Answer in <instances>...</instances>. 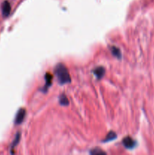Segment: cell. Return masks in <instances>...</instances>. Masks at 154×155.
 I'll list each match as a JSON object with an SVG mask.
<instances>
[{
  "label": "cell",
  "mask_w": 154,
  "mask_h": 155,
  "mask_svg": "<svg viewBox=\"0 0 154 155\" xmlns=\"http://www.w3.org/2000/svg\"><path fill=\"white\" fill-rule=\"evenodd\" d=\"M55 74L60 84H65L71 81L67 68L62 64H59L57 65L55 68Z\"/></svg>",
  "instance_id": "cell-1"
},
{
  "label": "cell",
  "mask_w": 154,
  "mask_h": 155,
  "mask_svg": "<svg viewBox=\"0 0 154 155\" xmlns=\"http://www.w3.org/2000/svg\"><path fill=\"white\" fill-rule=\"evenodd\" d=\"M26 115V110L24 109H21V110H18V114L16 115V117H15V121L14 124L16 125H19L21 123L24 121V117H25Z\"/></svg>",
  "instance_id": "cell-2"
},
{
  "label": "cell",
  "mask_w": 154,
  "mask_h": 155,
  "mask_svg": "<svg viewBox=\"0 0 154 155\" xmlns=\"http://www.w3.org/2000/svg\"><path fill=\"white\" fill-rule=\"evenodd\" d=\"M11 7L10 3L8 1H5L2 5V15L4 17H8L11 13Z\"/></svg>",
  "instance_id": "cell-3"
},
{
  "label": "cell",
  "mask_w": 154,
  "mask_h": 155,
  "mask_svg": "<svg viewBox=\"0 0 154 155\" xmlns=\"http://www.w3.org/2000/svg\"><path fill=\"white\" fill-rule=\"evenodd\" d=\"M122 144H123V145L126 148L131 149V148H134V145H135V142H134L131 137L128 136V137L125 138V139L122 140Z\"/></svg>",
  "instance_id": "cell-4"
},
{
  "label": "cell",
  "mask_w": 154,
  "mask_h": 155,
  "mask_svg": "<svg viewBox=\"0 0 154 155\" xmlns=\"http://www.w3.org/2000/svg\"><path fill=\"white\" fill-rule=\"evenodd\" d=\"M104 73H105V70H104V68H102V67H99V68H96V69L95 70V74L96 75V77H98V79L102 78Z\"/></svg>",
  "instance_id": "cell-5"
},
{
  "label": "cell",
  "mask_w": 154,
  "mask_h": 155,
  "mask_svg": "<svg viewBox=\"0 0 154 155\" xmlns=\"http://www.w3.org/2000/svg\"><path fill=\"white\" fill-rule=\"evenodd\" d=\"M111 51L113 53V54L114 56H116V58H121V52H120V50L119 48H117L116 47L113 46L111 47Z\"/></svg>",
  "instance_id": "cell-6"
},
{
  "label": "cell",
  "mask_w": 154,
  "mask_h": 155,
  "mask_svg": "<svg viewBox=\"0 0 154 155\" xmlns=\"http://www.w3.org/2000/svg\"><path fill=\"white\" fill-rule=\"evenodd\" d=\"M116 138V133H113V132H110V133L107 135L106 139L104 140V142H109V141H111L113 140V139H115Z\"/></svg>",
  "instance_id": "cell-7"
},
{
  "label": "cell",
  "mask_w": 154,
  "mask_h": 155,
  "mask_svg": "<svg viewBox=\"0 0 154 155\" xmlns=\"http://www.w3.org/2000/svg\"><path fill=\"white\" fill-rule=\"evenodd\" d=\"M60 103L62 105H68L69 104V101H68L67 98L63 95L60 97Z\"/></svg>",
  "instance_id": "cell-8"
},
{
  "label": "cell",
  "mask_w": 154,
  "mask_h": 155,
  "mask_svg": "<svg viewBox=\"0 0 154 155\" xmlns=\"http://www.w3.org/2000/svg\"><path fill=\"white\" fill-rule=\"evenodd\" d=\"M19 139H20V134L19 133H18V134L16 135V136H15L14 141L13 144H12V147H14L15 145H18V142H19Z\"/></svg>",
  "instance_id": "cell-9"
},
{
  "label": "cell",
  "mask_w": 154,
  "mask_h": 155,
  "mask_svg": "<svg viewBox=\"0 0 154 155\" xmlns=\"http://www.w3.org/2000/svg\"><path fill=\"white\" fill-rule=\"evenodd\" d=\"M101 153H104V151H102L101 150H98V149H94L93 151H91V154H101Z\"/></svg>",
  "instance_id": "cell-10"
}]
</instances>
